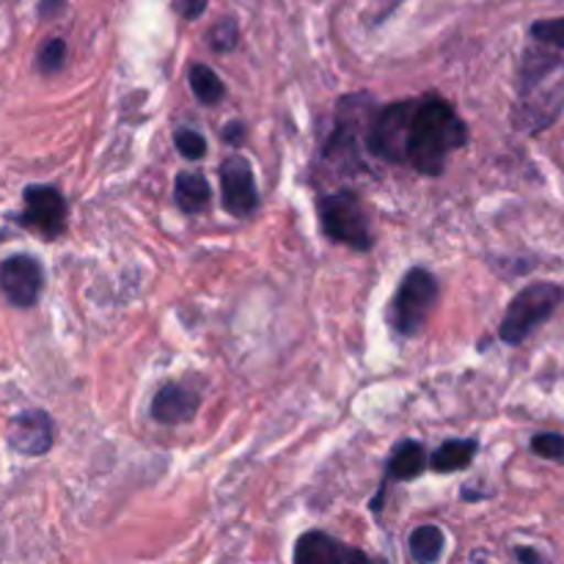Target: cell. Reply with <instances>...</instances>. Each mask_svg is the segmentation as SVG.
<instances>
[{"label": "cell", "instance_id": "cell-1", "mask_svg": "<svg viewBox=\"0 0 564 564\" xmlns=\"http://www.w3.org/2000/svg\"><path fill=\"white\" fill-rule=\"evenodd\" d=\"M468 127L452 105L441 97L413 99L411 127H408L405 163L413 165L419 174L438 176L444 174L446 160L455 149L466 147Z\"/></svg>", "mask_w": 564, "mask_h": 564}, {"label": "cell", "instance_id": "cell-2", "mask_svg": "<svg viewBox=\"0 0 564 564\" xmlns=\"http://www.w3.org/2000/svg\"><path fill=\"white\" fill-rule=\"evenodd\" d=\"M435 301H438V281H435V275L424 268L408 270L389 308L391 328L402 336L419 334L430 314H433Z\"/></svg>", "mask_w": 564, "mask_h": 564}, {"label": "cell", "instance_id": "cell-3", "mask_svg": "<svg viewBox=\"0 0 564 564\" xmlns=\"http://www.w3.org/2000/svg\"><path fill=\"white\" fill-rule=\"evenodd\" d=\"M564 292L556 284H532L523 292H518L512 297V303L507 306L505 319H501L499 336L507 345H521L527 336H532L551 314L556 312V306L562 303Z\"/></svg>", "mask_w": 564, "mask_h": 564}, {"label": "cell", "instance_id": "cell-4", "mask_svg": "<svg viewBox=\"0 0 564 564\" xmlns=\"http://www.w3.org/2000/svg\"><path fill=\"white\" fill-rule=\"evenodd\" d=\"M319 220H323L325 235L334 242H341L352 251H369L372 248L367 213H364L356 193L336 191L319 198Z\"/></svg>", "mask_w": 564, "mask_h": 564}, {"label": "cell", "instance_id": "cell-5", "mask_svg": "<svg viewBox=\"0 0 564 564\" xmlns=\"http://www.w3.org/2000/svg\"><path fill=\"white\" fill-rule=\"evenodd\" d=\"M17 224L36 229L39 235L55 240L66 229V198L53 185L25 187V213L17 215Z\"/></svg>", "mask_w": 564, "mask_h": 564}, {"label": "cell", "instance_id": "cell-6", "mask_svg": "<svg viewBox=\"0 0 564 564\" xmlns=\"http://www.w3.org/2000/svg\"><path fill=\"white\" fill-rule=\"evenodd\" d=\"M220 202L229 215H248L257 209L259 193L253 169L246 158L231 154L220 163Z\"/></svg>", "mask_w": 564, "mask_h": 564}, {"label": "cell", "instance_id": "cell-7", "mask_svg": "<svg viewBox=\"0 0 564 564\" xmlns=\"http://www.w3.org/2000/svg\"><path fill=\"white\" fill-rule=\"evenodd\" d=\"M44 286L42 264L28 253H17L0 262V292L9 297L14 306L31 308L39 301Z\"/></svg>", "mask_w": 564, "mask_h": 564}, {"label": "cell", "instance_id": "cell-8", "mask_svg": "<svg viewBox=\"0 0 564 564\" xmlns=\"http://www.w3.org/2000/svg\"><path fill=\"white\" fill-rule=\"evenodd\" d=\"M9 444L28 457L44 455L53 446V422L44 411H25L9 424Z\"/></svg>", "mask_w": 564, "mask_h": 564}, {"label": "cell", "instance_id": "cell-9", "mask_svg": "<svg viewBox=\"0 0 564 564\" xmlns=\"http://www.w3.org/2000/svg\"><path fill=\"white\" fill-rule=\"evenodd\" d=\"M297 564H345V562H367V554L358 549H347L339 540L328 538L323 532H308L295 545Z\"/></svg>", "mask_w": 564, "mask_h": 564}, {"label": "cell", "instance_id": "cell-10", "mask_svg": "<svg viewBox=\"0 0 564 564\" xmlns=\"http://www.w3.org/2000/svg\"><path fill=\"white\" fill-rule=\"evenodd\" d=\"M198 411V394L196 391L185 389V386L169 383L154 394L152 402V416L160 424H182L187 419L196 416Z\"/></svg>", "mask_w": 564, "mask_h": 564}, {"label": "cell", "instance_id": "cell-11", "mask_svg": "<svg viewBox=\"0 0 564 564\" xmlns=\"http://www.w3.org/2000/svg\"><path fill=\"white\" fill-rule=\"evenodd\" d=\"M424 468H427L424 446L419 444V441H402V444H397V449L391 452L386 477L397 479V482H408V479H416Z\"/></svg>", "mask_w": 564, "mask_h": 564}, {"label": "cell", "instance_id": "cell-12", "mask_svg": "<svg viewBox=\"0 0 564 564\" xmlns=\"http://www.w3.org/2000/svg\"><path fill=\"white\" fill-rule=\"evenodd\" d=\"M213 198V187H209L207 176L196 174V171H185L176 176L174 185V202L182 213H202Z\"/></svg>", "mask_w": 564, "mask_h": 564}, {"label": "cell", "instance_id": "cell-13", "mask_svg": "<svg viewBox=\"0 0 564 564\" xmlns=\"http://www.w3.org/2000/svg\"><path fill=\"white\" fill-rule=\"evenodd\" d=\"M479 444L474 438H457V441H446L441 449H435L433 460V471L438 474H452V471H463L474 463V455H477Z\"/></svg>", "mask_w": 564, "mask_h": 564}, {"label": "cell", "instance_id": "cell-14", "mask_svg": "<svg viewBox=\"0 0 564 564\" xmlns=\"http://www.w3.org/2000/svg\"><path fill=\"white\" fill-rule=\"evenodd\" d=\"M191 88L198 97V102L204 105H218L226 97V86L215 69H209L207 64H193L191 66Z\"/></svg>", "mask_w": 564, "mask_h": 564}, {"label": "cell", "instance_id": "cell-15", "mask_svg": "<svg viewBox=\"0 0 564 564\" xmlns=\"http://www.w3.org/2000/svg\"><path fill=\"white\" fill-rule=\"evenodd\" d=\"M411 554L416 562H435L444 554V532L438 527H419L411 534Z\"/></svg>", "mask_w": 564, "mask_h": 564}, {"label": "cell", "instance_id": "cell-16", "mask_svg": "<svg viewBox=\"0 0 564 564\" xmlns=\"http://www.w3.org/2000/svg\"><path fill=\"white\" fill-rule=\"evenodd\" d=\"M64 55H66V42L64 39H50L39 47L36 53V69L42 75H55V72L64 66Z\"/></svg>", "mask_w": 564, "mask_h": 564}, {"label": "cell", "instance_id": "cell-17", "mask_svg": "<svg viewBox=\"0 0 564 564\" xmlns=\"http://www.w3.org/2000/svg\"><path fill=\"white\" fill-rule=\"evenodd\" d=\"M237 33H240L237 22L226 17V20H220L218 25H215L213 31H209V44H213V47L218 50V53H231V50L237 47V39H240V36H237Z\"/></svg>", "mask_w": 564, "mask_h": 564}, {"label": "cell", "instance_id": "cell-18", "mask_svg": "<svg viewBox=\"0 0 564 564\" xmlns=\"http://www.w3.org/2000/svg\"><path fill=\"white\" fill-rule=\"evenodd\" d=\"M534 455L545 457V460L564 463V435L560 433H540L532 438Z\"/></svg>", "mask_w": 564, "mask_h": 564}, {"label": "cell", "instance_id": "cell-19", "mask_svg": "<svg viewBox=\"0 0 564 564\" xmlns=\"http://www.w3.org/2000/svg\"><path fill=\"white\" fill-rule=\"evenodd\" d=\"M174 143L176 149H180L182 158L187 160H202L204 154H207V141H204V135H198L196 130H176Z\"/></svg>", "mask_w": 564, "mask_h": 564}, {"label": "cell", "instance_id": "cell-20", "mask_svg": "<svg viewBox=\"0 0 564 564\" xmlns=\"http://www.w3.org/2000/svg\"><path fill=\"white\" fill-rule=\"evenodd\" d=\"M532 36L538 39V42L554 44V47L564 50V17H562V20L534 22V25H532Z\"/></svg>", "mask_w": 564, "mask_h": 564}, {"label": "cell", "instance_id": "cell-21", "mask_svg": "<svg viewBox=\"0 0 564 564\" xmlns=\"http://www.w3.org/2000/svg\"><path fill=\"white\" fill-rule=\"evenodd\" d=\"M174 9L180 11L182 17H187V20H196V17H202L204 9H207V0H174Z\"/></svg>", "mask_w": 564, "mask_h": 564}, {"label": "cell", "instance_id": "cell-22", "mask_svg": "<svg viewBox=\"0 0 564 564\" xmlns=\"http://www.w3.org/2000/svg\"><path fill=\"white\" fill-rule=\"evenodd\" d=\"M224 138L231 143V147H237V143L246 141V127H242L240 121H231V124L224 130Z\"/></svg>", "mask_w": 564, "mask_h": 564}, {"label": "cell", "instance_id": "cell-23", "mask_svg": "<svg viewBox=\"0 0 564 564\" xmlns=\"http://www.w3.org/2000/svg\"><path fill=\"white\" fill-rule=\"evenodd\" d=\"M518 560H527V562H540V556L534 551H518Z\"/></svg>", "mask_w": 564, "mask_h": 564}]
</instances>
